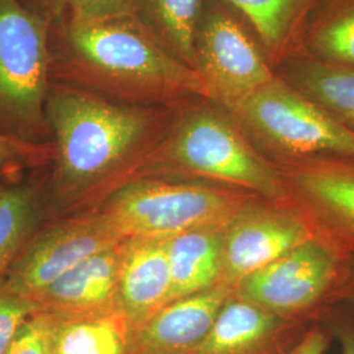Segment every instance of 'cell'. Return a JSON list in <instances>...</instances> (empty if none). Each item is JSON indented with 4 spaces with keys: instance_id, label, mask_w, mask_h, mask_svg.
Returning <instances> with one entry per match:
<instances>
[{
    "instance_id": "1",
    "label": "cell",
    "mask_w": 354,
    "mask_h": 354,
    "mask_svg": "<svg viewBox=\"0 0 354 354\" xmlns=\"http://www.w3.org/2000/svg\"><path fill=\"white\" fill-rule=\"evenodd\" d=\"M45 112L54 138L50 200L62 213L140 169L169 127L163 108L117 102L66 83H51Z\"/></svg>"
},
{
    "instance_id": "2",
    "label": "cell",
    "mask_w": 354,
    "mask_h": 354,
    "mask_svg": "<svg viewBox=\"0 0 354 354\" xmlns=\"http://www.w3.org/2000/svg\"><path fill=\"white\" fill-rule=\"evenodd\" d=\"M53 74L66 84L134 105L214 102L205 77L172 57L138 19L66 21L53 49Z\"/></svg>"
},
{
    "instance_id": "3",
    "label": "cell",
    "mask_w": 354,
    "mask_h": 354,
    "mask_svg": "<svg viewBox=\"0 0 354 354\" xmlns=\"http://www.w3.org/2000/svg\"><path fill=\"white\" fill-rule=\"evenodd\" d=\"M171 125L140 169L175 168L227 183L270 201L289 198L277 165L253 146L222 105L198 102Z\"/></svg>"
},
{
    "instance_id": "4",
    "label": "cell",
    "mask_w": 354,
    "mask_h": 354,
    "mask_svg": "<svg viewBox=\"0 0 354 354\" xmlns=\"http://www.w3.org/2000/svg\"><path fill=\"white\" fill-rule=\"evenodd\" d=\"M223 108L273 163L320 155L354 156V131L279 75Z\"/></svg>"
},
{
    "instance_id": "5",
    "label": "cell",
    "mask_w": 354,
    "mask_h": 354,
    "mask_svg": "<svg viewBox=\"0 0 354 354\" xmlns=\"http://www.w3.org/2000/svg\"><path fill=\"white\" fill-rule=\"evenodd\" d=\"M50 21L21 0H0V131L44 143L50 134Z\"/></svg>"
},
{
    "instance_id": "6",
    "label": "cell",
    "mask_w": 354,
    "mask_h": 354,
    "mask_svg": "<svg viewBox=\"0 0 354 354\" xmlns=\"http://www.w3.org/2000/svg\"><path fill=\"white\" fill-rule=\"evenodd\" d=\"M251 197L203 184L140 176L122 183L99 209L124 239H169L194 228L223 225Z\"/></svg>"
},
{
    "instance_id": "7",
    "label": "cell",
    "mask_w": 354,
    "mask_h": 354,
    "mask_svg": "<svg viewBox=\"0 0 354 354\" xmlns=\"http://www.w3.org/2000/svg\"><path fill=\"white\" fill-rule=\"evenodd\" d=\"M346 260L315 236L241 279L234 295L295 320L332 301Z\"/></svg>"
},
{
    "instance_id": "8",
    "label": "cell",
    "mask_w": 354,
    "mask_h": 354,
    "mask_svg": "<svg viewBox=\"0 0 354 354\" xmlns=\"http://www.w3.org/2000/svg\"><path fill=\"white\" fill-rule=\"evenodd\" d=\"M196 70L225 106L270 83L277 73L256 39L221 4L206 0L196 38Z\"/></svg>"
},
{
    "instance_id": "9",
    "label": "cell",
    "mask_w": 354,
    "mask_h": 354,
    "mask_svg": "<svg viewBox=\"0 0 354 354\" xmlns=\"http://www.w3.org/2000/svg\"><path fill=\"white\" fill-rule=\"evenodd\" d=\"M317 236L354 260V156L320 155L274 163Z\"/></svg>"
},
{
    "instance_id": "10",
    "label": "cell",
    "mask_w": 354,
    "mask_h": 354,
    "mask_svg": "<svg viewBox=\"0 0 354 354\" xmlns=\"http://www.w3.org/2000/svg\"><path fill=\"white\" fill-rule=\"evenodd\" d=\"M124 241L100 210L73 215L37 231L4 276L16 290L35 298L91 256Z\"/></svg>"
},
{
    "instance_id": "11",
    "label": "cell",
    "mask_w": 354,
    "mask_h": 354,
    "mask_svg": "<svg viewBox=\"0 0 354 354\" xmlns=\"http://www.w3.org/2000/svg\"><path fill=\"white\" fill-rule=\"evenodd\" d=\"M315 236L304 215L250 203L225 225L222 282L235 289L241 279Z\"/></svg>"
},
{
    "instance_id": "12",
    "label": "cell",
    "mask_w": 354,
    "mask_h": 354,
    "mask_svg": "<svg viewBox=\"0 0 354 354\" xmlns=\"http://www.w3.org/2000/svg\"><path fill=\"white\" fill-rule=\"evenodd\" d=\"M234 291V286L221 282L165 304L131 330L129 354L194 353Z\"/></svg>"
},
{
    "instance_id": "13",
    "label": "cell",
    "mask_w": 354,
    "mask_h": 354,
    "mask_svg": "<svg viewBox=\"0 0 354 354\" xmlns=\"http://www.w3.org/2000/svg\"><path fill=\"white\" fill-rule=\"evenodd\" d=\"M299 328L298 320L232 295L193 354H288L304 335Z\"/></svg>"
},
{
    "instance_id": "14",
    "label": "cell",
    "mask_w": 354,
    "mask_h": 354,
    "mask_svg": "<svg viewBox=\"0 0 354 354\" xmlns=\"http://www.w3.org/2000/svg\"><path fill=\"white\" fill-rule=\"evenodd\" d=\"M120 247L91 256L33 299L39 311L57 319L108 317L118 308Z\"/></svg>"
},
{
    "instance_id": "15",
    "label": "cell",
    "mask_w": 354,
    "mask_h": 354,
    "mask_svg": "<svg viewBox=\"0 0 354 354\" xmlns=\"http://www.w3.org/2000/svg\"><path fill=\"white\" fill-rule=\"evenodd\" d=\"M165 241L130 238L121 243L118 308L131 329L140 327L169 301L171 268Z\"/></svg>"
},
{
    "instance_id": "16",
    "label": "cell",
    "mask_w": 354,
    "mask_h": 354,
    "mask_svg": "<svg viewBox=\"0 0 354 354\" xmlns=\"http://www.w3.org/2000/svg\"><path fill=\"white\" fill-rule=\"evenodd\" d=\"M252 30L277 71L302 49L304 36L326 0H223Z\"/></svg>"
},
{
    "instance_id": "17",
    "label": "cell",
    "mask_w": 354,
    "mask_h": 354,
    "mask_svg": "<svg viewBox=\"0 0 354 354\" xmlns=\"http://www.w3.org/2000/svg\"><path fill=\"white\" fill-rule=\"evenodd\" d=\"M226 223L194 228L165 241L171 268L168 304L222 282Z\"/></svg>"
},
{
    "instance_id": "18",
    "label": "cell",
    "mask_w": 354,
    "mask_h": 354,
    "mask_svg": "<svg viewBox=\"0 0 354 354\" xmlns=\"http://www.w3.org/2000/svg\"><path fill=\"white\" fill-rule=\"evenodd\" d=\"M276 73L291 87L354 131V67L297 54Z\"/></svg>"
},
{
    "instance_id": "19",
    "label": "cell",
    "mask_w": 354,
    "mask_h": 354,
    "mask_svg": "<svg viewBox=\"0 0 354 354\" xmlns=\"http://www.w3.org/2000/svg\"><path fill=\"white\" fill-rule=\"evenodd\" d=\"M205 6L206 0H140L137 19L172 57L196 70V38Z\"/></svg>"
},
{
    "instance_id": "20",
    "label": "cell",
    "mask_w": 354,
    "mask_h": 354,
    "mask_svg": "<svg viewBox=\"0 0 354 354\" xmlns=\"http://www.w3.org/2000/svg\"><path fill=\"white\" fill-rule=\"evenodd\" d=\"M131 330L121 313L87 319H57L51 354H129Z\"/></svg>"
},
{
    "instance_id": "21",
    "label": "cell",
    "mask_w": 354,
    "mask_h": 354,
    "mask_svg": "<svg viewBox=\"0 0 354 354\" xmlns=\"http://www.w3.org/2000/svg\"><path fill=\"white\" fill-rule=\"evenodd\" d=\"M44 205L41 192L30 185L0 188V277L36 235Z\"/></svg>"
},
{
    "instance_id": "22",
    "label": "cell",
    "mask_w": 354,
    "mask_h": 354,
    "mask_svg": "<svg viewBox=\"0 0 354 354\" xmlns=\"http://www.w3.org/2000/svg\"><path fill=\"white\" fill-rule=\"evenodd\" d=\"M299 54L354 67V0H326L306 32Z\"/></svg>"
},
{
    "instance_id": "23",
    "label": "cell",
    "mask_w": 354,
    "mask_h": 354,
    "mask_svg": "<svg viewBox=\"0 0 354 354\" xmlns=\"http://www.w3.org/2000/svg\"><path fill=\"white\" fill-rule=\"evenodd\" d=\"M41 313L37 302L0 277V354H4L29 317Z\"/></svg>"
},
{
    "instance_id": "24",
    "label": "cell",
    "mask_w": 354,
    "mask_h": 354,
    "mask_svg": "<svg viewBox=\"0 0 354 354\" xmlns=\"http://www.w3.org/2000/svg\"><path fill=\"white\" fill-rule=\"evenodd\" d=\"M140 0H67L68 23L91 24L109 20L137 19Z\"/></svg>"
},
{
    "instance_id": "25",
    "label": "cell",
    "mask_w": 354,
    "mask_h": 354,
    "mask_svg": "<svg viewBox=\"0 0 354 354\" xmlns=\"http://www.w3.org/2000/svg\"><path fill=\"white\" fill-rule=\"evenodd\" d=\"M54 158V146L20 140L0 131V180Z\"/></svg>"
},
{
    "instance_id": "26",
    "label": "cell",
    "mask_w": 354,
    "mask_h": 354,
    "mask_svg": "<svg viewBox=\"0 0 354 354\" xmlns=\"http://www.w3.org/2000/svg\"><path fill=\"white\" fill-rule=\"evenodd\" d=\"M57 317L37 313L29 317L4 354H51Z\"/></svg>"
},
{
    "instance_id": "27",
    "label": "cell",
    "mask_w": 354,
    "mask_h": 354,
    "mask_svg": "<svg viewBox=\"0 0 354 354\" xmlns=\"http://www.w3.org/2000/svg\"><path fill=\"white\" fill-rule=\"evenodd\" d=\"M329 306L322 315V326L336 339L342 354H354V307L349 304Z\"/></svg>"
},
{
    "instance_id": "28",
    "label": "cell",
    "mask_w": 354,
    "mask_h": 354,
    "mask_svg": "<svg viewBox=\"0 0 354 354\" xmlns=\"http://www.w3.org/2000/svg\"><path fill=\"white\" fill-rule=\"evenodd\" d=\"M332 336L322 324L313 326L304 332L301 340L288 354H326Z\"/></svg>"
},
{
    "instance_id": "29",
    "label": "cell",
    "mask_w": 354,
    "mask_h": 354,
    "mask_svg": "<svg viewBox=\"0 0 354 354\" xmlns=\"http://www.w3.org/2000/svg\"><path fill=\"white\" fill-rule=\"evenodd\" d=\"M332 302L354 307V260H346L340 281L332 294Z\"/></svg>"
},
{
    "instance_id": "30",
    "label": "cell",
    "mask_w": 354,
    "mask_h": 354,
    "mask_svg": "<svg viewBox=\"0 0 354 354\" xmlns=\"http://www.w3.org/2000/svg\"><path fill=\"white\" fill-rule=\"evenodd\" d=\"M41 8V15L51 20H59L66 12L67 0H36Z\"/></svg>"
}]
</instances>
